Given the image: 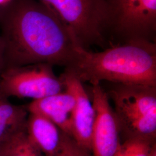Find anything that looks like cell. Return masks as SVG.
I'll return each mask as SVG.
<instances>
[{
	"mask_svg": "<svg viewBox=\"0 0 156 156\" xmlns=\"http://www.w3.org/2000/svg\"><path fill=\"white\" fill-rule=\"evenodd\" d=\"M0 35L4 69L36 64L66 67L78 46L61 20L39 0H12L0 6Z\"/></svg>",
	"mask_w": 156,
	"mask_h": 156,
	"instance_id": "1",
	"label": "cell"
},
{
	"mask_svg": "<svg viewBox=\"0 0 156 156\" xmlns=\"http://www.w3.org/2000/svg\"><path fill=\"white\" fill-rule=\"evenodd\" d=\"M64 71L82 83H112L156 86V43L133 41L94 52L79 46Z\"/></svg>",
	"mask_w": 156,
	"mask_h": 156,
	"instance_id": "2",
	"label": "cell"
},
{
	"mask_svg": "<svg viewBox=\"0 0 156 156\" xmlns=\"http://www.w3.org/2000/svg\"><path fill=\"white\" fill-rule=\"evenodd\" d=\"M106 93L114 104L121 141L156 140V86L112 83Z\"/></svg>",
	"mask_w": 156,
	"mask_h": 156,
	"instance_id": "3",
	"label": "cell"
},
{
	"mask_svg": "<svg viewBox=\"0 0 156 156\" xmlns=\"http://www.w3.org/2000/svg\"><path fill=\"white\" fill-rule=\"evenodd\" d=\"M56 14L78 46L89 50L112 46L105 0H39Z\"/></svg>",
	"mask_w": 156,
	"mask_h": 156,
	"instance_id": "4",
	"label": "cell"
},
{
	"mask_svg": "<svg viewBox=\"0 0 156 156\" xmlns=\"http://www.w3.org/2000/svg\"><path fill=\"white\" fill-rule=\"evenodd\" d=\"M112 45L156 43V0H105Z\"/></svg>",
	"mask_w": 156,
	"mask_h": 156,
	"instance_id": "5",
	"label": "cell"
},
{
	"mask_svg": "<svg viewBox=\"0 0 156 156\" xmlns=\"http://www.w3.org/2000/svg\"><path fill=\"white\" fill-rule=\"evenodd\" d=\"M48 64L4 69L0 73V97L39 100L65 90L64 83Z\"/></svg>",
	"mask_w": 156,
	"mask_h": 156,
	"instance_id": "6",
	"label": "cell"
},
{
	"mask_svg": "<svg viewBox=\"0 0 156 156\" xmlns=\"http://www.w3.org/2000/svg\"><path fill=\"white\" fill-rule=\"evenodd\" d=\"M95 120L92 133V156H113L121 145L120 129L106 91L100 84L92 86Z\"/></svg>",
	"mask_w": 156,
	"mask_h": 156,
	"instance_id": "7",
	"label": "cell"
},
{
	"mask_svg": "<svg viewBox=\"0 0 156 156\" xmlns=\"http://www.w3.org/2000/svg\"><path fill=\"white\" fill-rule=\"evenodd\" d=\"M65 90L75 98L72 120V138L78 145L91 153L95 110L83 84L77 78L64 71L60 76Z\"/></svg>",
	"mask_w": 156,
	"mask_h": 156,
	"instance_id": "8",
	"label": "cell"
},
{
	"mask_svg": "<svg viewBox=\"0 0 156 156\" xmlns=\"http://www.w3.org/2000/svg\"><path fill=\"white\" fill-rule=\"evenodd\" d=\"M75 105L74 97L67 90L39 100L26 106L28 113L41 115L55 123L62 131L72 137V120Z\"/></svg>",
	"mask_w": 156,
	"mask_h": 156,
	"instance_id": "9",
	"label": "cell"
},
{
	"mask_svg": "<svg viewBox=\"0 0 156 156\" xmlns=\"http://www.w3.org/2000/svg\"><path fill=\"white\" fill-rule=\"evenodd\" d=\"M26 133L44 156H57L62 149L66 135L49 119L35 113H28Z\"/></svg>",
	"mask_w": 156,
	"mask_h": 156,
	"instance_id": "10",
	"label": "cell"
},
{
	"mask_svg": "<svg viewBox=\"0 0 156 156\" xmlns=\"http://www.w3.org/2000/svg\"><path fill=\"white\" fill-rule=\"evenodd\" d=\"M28 112L26 106L14 105L0 97V145H6L26 130Z\"/></svg>",
	"mask_w": 156,
	"mask_h": 156,
	"instance_id": "11",
	"label": "cell"
},
{
	"mask_svg": "<svg viewBox=\"0 0 156 156\" xmlns=\"http://www.w3.org/2000/svg\"><path fill=\"white\" fill-rule=\"evenodd\" d=\"M6 156H44L30 141L26 130L17 134L6 145Z\"/></svg>",
	"mask_w": 156,
	"mask_h": 156,
	"instance_id": "12",
	"label": "cell"
},
{
	"mask_svg": "<svg viewBox=\"0 0 156 156\" xmlns=\"http://www.w3.org/2000/svg\"><path fill=\"white\" fill-rule=\"evenodd\" d=\"M156 140L131 138L124 140L113 156H151Z\"/></svg>",
	"mask_w": 156,
	"mask_h": 156,
	"instance_id": "13",
	"label": "cell"
},
{
	"mask_svg": "<svg viewBox=\"0 0 156 156\" xmlns=\"http://www.w3.org/2000/svg\"><path fill=\"white\" fill-rule=\"evenodd\" d=\"M56 156H92V154L80 146L72 137L66 134L62 149Z\"/></svg>",
	"mask_w": 156,
	"mask_h": 156,
	"instance_id": "14",
	"label": "cell"
},
{
	"mask_svg": "<svg viewBox=\"0 0 156 156\" xmlns=\"http://www.w3.org/2000/svg\"><path fill=\"white\" fill-rule=\"evenodd\" d=\"M4 69L3 64V43L0 35V73Z\"/></svg>",
	"mask_w": 156,
	"mask_h": 156,
	"instance_id": "15",
	"label": "cell"
},
{
	"mask_svg": "<svg viewBox=\"0 0 156 156\" xmlns=\"http://www.w3.org/2000/svg\"><path fill=\"white\" fill-rule=\"evenodd\" d=\"M6 145H0V156H6Z\"/></svg>",
	"mask_w": 156,
	"mask_h": 156,
	"instance_id": "16",
	"label": "cell"
},
{
	"mask_svg": "<svg viewBox=\"0 0 156 156\" xmlns=\"http://www.w3.org/2000/svg\"><path fill=\"white\" fill-rule=\"evenodd\" d=\"M12 0H0V6L5 5L11 2Z\"/></svg>",
	"mask_w": 156,
	"mask_h": 156,
	"instance_id": "17",
	"label": "cell"
},
{
	"mask_svg": "<svg viewBox=\"0 0 156 156\" xmlns=\"http://www.w3.org/2000/svg\"><path fill=\"white\" fill-rule=\"evenodd\" d=\"M151 156H156V145L153 147Z\"/></svg>",
	"mask_w": 156,
	"mask_h": 156,
	"instance_id": "18",
	"label": "cell"
}]
</instances>
